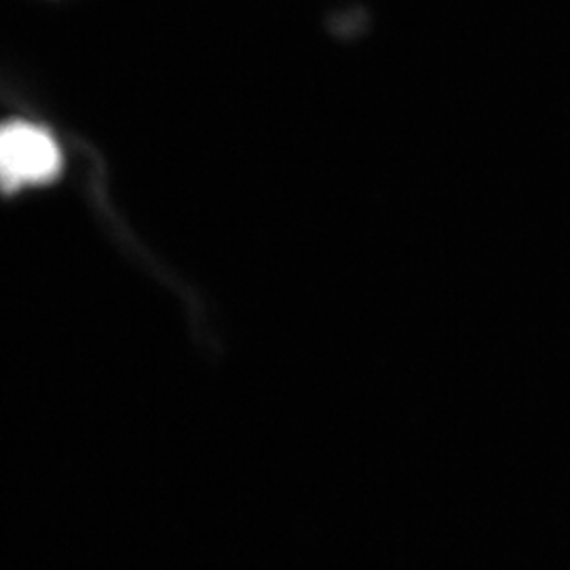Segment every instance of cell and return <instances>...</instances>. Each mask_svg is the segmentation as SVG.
Returning <instances> with one entry per match:
<instances>
[{"mask_svg": "<svg viewBox=\"0 0 570 570\" xmlns=\"http://www.w3.org/2000/svg\"><path fill=\"white\" fill-rule=\"evenodd\" d=\"M58 138L39 122H0V190L11 195L51 184L61 174Z\"/></svg>", "mask_w": 570, "mask_h": 570, "instance_id": "6da1fadb", "label": "cell"}]
</instances>
